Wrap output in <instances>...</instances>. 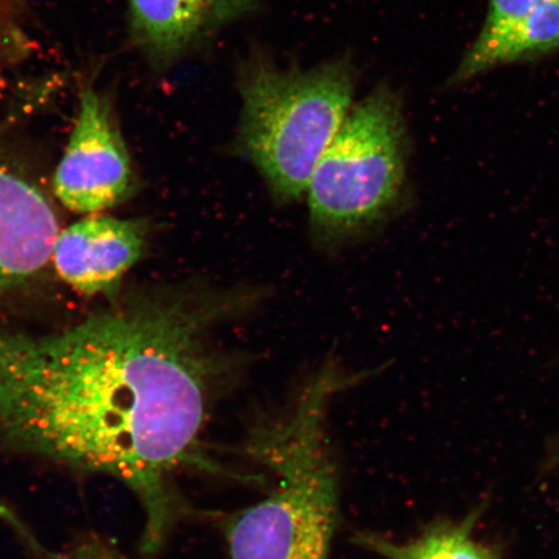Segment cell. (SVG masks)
<instances>
[{
	"mask_svg": "<svg viewBox=\"0 0 559 559\" xmlns=\"http://www.w3.org/2000/svg\"><path fill=\"white\" fill-rule=\"evenodd\" d=\"M228 297L183 295L95 314L50 334L0 333V443L129 487L156 551L177 519L174 479L202 456L206 332Z\"/></svg>",
	"mask_w": 559,
	"mask_h": 559,
	"instance_id": "1",
	"label": "cell"
},
{
	"mask_svg": "<svg viewBox=\"0 0 559 559\" xmlns=\"http://www.w3.org/2000/svg\"><path fill=\"white\" fill-rule=\"evenodd\" d=\"M344 384L333 368L323 370L286 414L251 432L248 451L272 486L227 522L229 559H330L338 478L325 415Z\"/></svg>",
	"mask_w": 559,
	"mask_h": 559,
	"instance_id": "2",
	"label": "cell"
},
{
	"mask_svg": "<svg viewBox=\"0 0 559 559\" xmlns=\"http://www.w3.org/2000/svg\"><path fill=\"white\" fill-rule=\"evenodd\" d=\"M237 88L242 104L237 145L280 201L302 198L353 108L352 60L282 69L267 55L254 52L240 64Z\"/></svg>",
	"mask_w": 559,
	"mask_h": 559,
	"instance_id": "3",
	"label": "cell"
},
{
	"mask_svg": "<svg viewBox=\"0 0 559 559\" xmlns=\"http://www.w3.org/2000/svg\"><path fill=\"white\" fill-rule=\"evenodd\" d=\"M405 140L403 104L393 88L381 85L353 105L307 187L320 236L359 233L386 213L402 190Z\"/></svg>",
	"mask_w": 559,
	"mask_h": 559,
	"instance_id": "4",
	"label": "cell"
},
{
	"mask_svg": "<svg viewBox=\"0 0 559 559\" xmlns=\"http://www.w3.org/2000/svg\"><path fill=\"white\" fill-rule=\"evenodd\" d=\"M134 171L114 108L95 87L82 91L79 116L53 177L62 205L97 214L120 205L134 190Z\"/></svg>",
	"mask_w": 559,
	"mask_h": 559,
	"instance_id": "5",
	"label": "cell"
},
{
	"mask_svg": "<svg viewBox=\"0 0 559 559\" xmlns=\"http://www.w3.org/2000/svg\"><path fill=\"white\" fill-rule=\"evenodd\" d=\"M132 40L165 70L201 50L223 29L255 15L260 0H128Z\"/></svg>",
	"mask_w": 559,
	"mask_h": 559,
	"instance_id": "6",
	"label": "cell"
},
{
	"mask_svg": "<svg viewBox=\"0 0 559 559\" xmlns=\"http://www.w3.org/2000/svg\"><path fill=\"white\" fill-rule=\"evenodd\" d=\"M146 227L143 222L90 215L56 237L52 260L67 284L85 296L115 290L142 258Z\"/></svg>",
	"mask_w": 559,
	"mask_h": 559,
	"instance_id": "7",
	"label": "cell"
},
{
	"mask_svg": "<svg viewBox=\"0 0 559 559\" xmlns=\"http://www.w3.org/2000/svg\"><path fill=\"white\" fill-rule=\"evenodd\" d=\"M58 235L45 194L0 166V298L45 267Z\"/></svg>",
	"mask_w": 559,
	"mask_h": 559,
	"instance_id": "8",
	"label": "cell"
},
{
	"mask_svg": "<svg viewBox=\"0 0 559 559\" xmlns=\"http://www.w3.org/2000/svg\"><path fill=\"white\" fill-rule=\"evenodd\" d=\"M474 522L475 515L461 523H437L405 544L373 534H361L356 542L388 559H498L493 549L474 540Z\"/></svg>",
	"mask_w": 559,
	"mask_h": 559,
	"instance_id": "9",
	"label": "cell"
},
{
	"mask_svg": "<svg viewBox=\"0 0 559 559\" xmlns=\"http://www.w3.org/2000/svg\"><path fill=\"white\" fill-rule=\"evenodd\" d=\"M559 47V0H547L526 24L488 51L471 72L473 76L487 69L508 64L556 50Z\"/></svg>",
	"mask_w": 559,
	"mask_h": 559,
	"instance_id": "10",
	"label": "cell"
},
{
	"mask_svg": "<svg viewBox=\"0 0 559 559\" xmlns=\"http://www.w3.org/2000/svg\"><path fill=\"white\" fill-rule=\"evenodd\" d=\"M547 0H489L487 16L477 39L461 60L451 83L466 82L472 68L495 46L519 31Z\"/></svg>",
	"mask_w": 559,
	"mask_h": 559,
	"instance_id": "11",
	"label": "cell"
},
{
	"mask_svg": "<svg viewBox=\"0 0 559 559\" xmlns=\"http://www.w3.org/2000/svg\"><path fill=\"white\" fill-rule=\"evenodd\" d=\"M0 516L12 524L19 531L20 536L29 545L31 549L44 559H128L115 549L109 548L107 544L96 539L81 542L75 544L73 548L64 551L47 550V548L41 547L35 540V537L27 533L26 527L20 523L17 516L10 509L0 507Z\"/></svg>",
	"mask_w": 559,
	"mask_h": 559,
	"instance_id": "12",
	"label": "cell"
}]
</instances>
